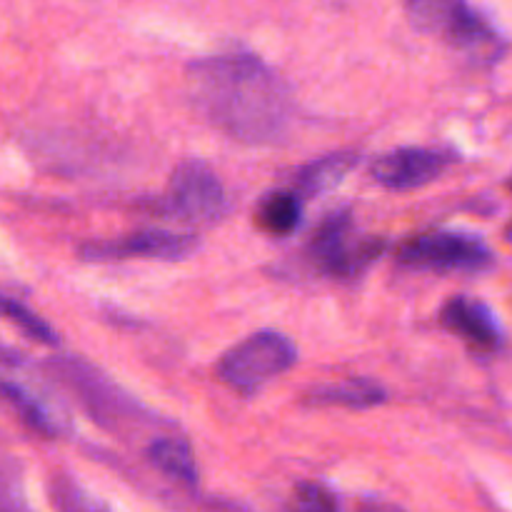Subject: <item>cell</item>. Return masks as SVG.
Masks as SVG:
<instances>
[{
	"mask_svg": "<svg viewBox=\"0 0 512 512\" xmlns=\"http://www.w3.org/2000/svg\"><path fill=\"white\" fill-rule=\"evenodd\" d=\"M195 110L228 138L263 148L290 133L295 103L285 80L245 50L208 55L188 68Z\"/></svg>",
	"mask_w": 512,
	"mask_h": 512,
	"instance_id": "1",
	"label": "cell"
},
{
	"mask_svg": "<svg viewBox=\"0 0 512 512\" xmlns=\"http://www.w3.org/2000/svg\"><path fill=\"white\" fill-rule=\"evenodd\" d=\"M405 13L420 33L440 35L445 43L475 60L490 63L503 53L500 33L478 10L470 8L468 0H408Z\"/></svg>",
	"mask_w": 512,
	"mask_h": 512,
	"instance_id": "2",
	"label": "cell"
},
{
	"mask_svg": "<svg viewBox=\"0 0 512 512\" xmlns=\"http://www.w3.org/2000/svg\"><path fill=\"white\" fill-rule=\"evenodd\" d=\"M295 363H298V348L293 340L275 330H263L245 338L220 358L218 378L225 388L250 398L275 378L288 373Z\"/></svg>",
	"mask_w": 512,
	"mask_h": 512,
	"instance_id": "3",
	"label": "cell"
},
{
	"mask_svg": "<svg viewBox=\"0 0 512 512\" xmlns=\"http://www.w3.org/2000/svg\"><path fill=\"white\" fill-rule=\"evenodd\" d=\"M383 250L385 240L355 235L353 215L348 210H333L325 215L308 245L315 270L338 280H353L363 275L383 255Z\"/></svg>",
	"mask_w": 512,
	"mask_h": 512,
	"instance_id": "4",
	"label": "cell"
},
{
	"mask_svg": "<svg viewBox=\"0 0 512 512\" xmlns=\"http://www.w3.org/2000/svg\"><path fill=\"white\" fill-rule=\"evenodd\" d=\"M158 208L165 218L193 225V228L215 225L228 208L223 180L210 165L200 160H185L170 175Z\"/></svg>",
	"mask_w": 512,
	"mask_h": 512,
	"instance_id": "5",
	"label": "cell"
},
{
	"mask_svg": "<svg viewBox=\"0 0 512 512\" xmlns=\"http://www.w3.org/2000/svg\"><path fill=\"white\" fill-rule=\"evenodd\" d=\"M398 263L403 268L430 273H478L493 265V250L478 235L430 230L400 243Z\"/></svg>",
	"mask_w": 512,
	"mask_h": 512,
	"instance_id": "6",
	"label": "cell"
},
{
	"mask_svg": "<svg viewBox=\"0 0 512 512\" xmlns=\"http://www.w3.org/2000/svg\"><path fill=\"white\" fill-rule=\"evenodd\" d=\"M200 240L195 233H180V230L145 228L138 233H128L115 240H100L80 248L85 260H183L198 250Z\"/></svg>",
	"mask_w": 512,
	"mask_h": 512,
	"instance_id": "7",
	"label": "cell"
},
{
	"mask_svg": "<svg viewBox=\"0 0 512 512\" xmlns=\"http://www.w3.org/2000/svg\"><path fill=\"white\" fill-rule=\"evenodd\" d=\"M455 163L453 150L443 148H398L380 155L370 175L385 190L408 193L438 180Z\"/></svg>",
	"mask_w": 512,
	"mask_h": 512,
	"instance_id": "8",
	"label": "cell"
},
{
	"mask_svg": "<svg viewBox=\"0 0 512 512\" xmlns=\"http://www.w3.org/2000/svg\"><path fill=\"white\" fill-rule=\"evenodd\" d=\"M440 323L478 353H495L503 345V328L498 318L480 300L465 295L450 298L440 310Z\"/></svg>",
	"mask_w": 512,
	"mask_h": 512,
	"instance_id": "9",
	"label": "cell"
},
{
	"mask_svg": "<svg viewBox=\"0 0 512 512\" xmlns=\"http://www.w3.org/2000/svg\"><path fill=\"white\" fill-rule=\"evenodd\" d=\"M360 155L353 150H340V153H330L325 158L313 160V163L303 165L295 173V193L300 198H313V195H323L328 190L338 188L350 170L358 165Z\"/></svg>",
	"mask_w": 512,
	"mask_h": 512,
	"instance_id": "10",
	"label": "cell"
},
{
	"mask_svg": "<svg viewBox=\"0 0 512 512\" xmlns=\"http://www.w3.org/2000/svg\"><path fill=\"white\" fill-rule=\"evenodd\" d=\"M305 403L320 405V408H325V405H338V408L348 410H368L385 403V390L368 378H353L345 380V383L323 385V388L310 390L305 395Z\"/></svg>",
	"mask_w": 512,
	"mask_h": 512,
	"instance_id": "11",
	"label": "cell"
},
{
	"mask_svg": "<svg viewBox=\"0 0 512 512\" xmlns=\"http://www.w3.org/2000/svg\"><path fill=\"white\" fill-rule=\"evenodd\" d=\"M303 220V198L295 190H273L255 208V225L268 235H293Z\"/></svg>",
	"mask_w": 512,
	"mask_h": 512,
	"instance_id": "12",
	"label": "cell"
},
{
	"mask_svg": "<svg viewBox=\"0 0 512 512\" xmlns=\"http://www.w3.org/2000/svg\"><path fill=\"white\" fill-rule=\"evenodd\" d=\"M150 463L163 470L170 478L180 480L185 485L198 483V465L190 445L180 438H158L148 448Z\"/></svg>",
	"mask_w": 512,
	"mask_h": 512,
	"instance_id": "13",
	"label": "cell"
},
{
	"mask_svg": "<svg viewBox=\"0 0 512 512\" xmlns=\"http://www.w3.org/2000/svg\"><path fill=\"white\" fill-rule=\"evenodd\" d=\"M0 393L13 403V408L18 410L20 418L30 425L33 430L43 435H55L58 433V423H55V415L35 398L30 390H25L23 385L15 383H0Z\"/></svg>",
	"mask_w": 512,
	"mask_h": 512,
	"instance_id": "14",
	"label": "cell"
},
{
	"mask_svg": "<svg viewBox=\"0 0 512 512\" xmlns=\"http://www.w3.org/2000/svg\"><path fill=\"white\" fill-rule=\"evenodd\" d=\"M0 318H8L10 323L18 325L28 338L38 340V343L58 345V335H55V330L43 318H38L28 305L18 303V300L8 298L3 293H0Z\"/></svg>",
	"mask_w": 512,
	"mask_h": 512,
	"instance_id": "15",
	"label": "cell"
},
{
	"mask_svg": "<svg viewBox=\"0 0 512 512\" xmlns=\"http://www.w3.org/2000/svg\"><path fill=\"white\" fill-rule=\"evenodd\" d=\"M293 512H338V500L318 483H303L295 490Z\"/></svg>",
	"mask_w": 512,
	"mask_h": 512,
	"instance_id": "16",
	"label": "cell"
}]
</instances>
